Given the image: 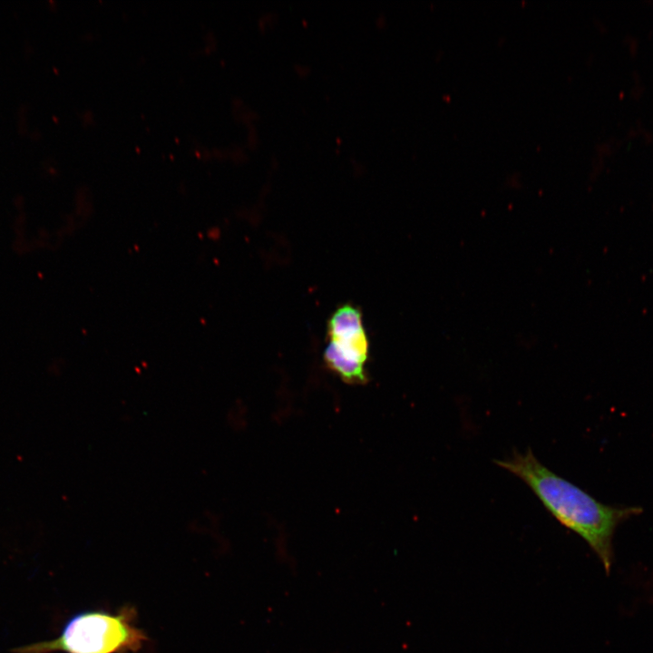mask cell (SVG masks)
Returning <instances> with one entry per match:
<instances>
[{"label": "cell", "instance_id": "7a4b0ae2", "mask_svg": "<svg viewBox=\"0 0 653 653\" xmlns=\"http://www.w3.org/2000/svg\"><path fill=\"white\" fill-rule=\"evenodd\" d=\"M133 609L117 614L86 611L73 617L61 635L13 649L15 653H127L139 650L147 640L132 620Z\"/></svg>", "mask_w": 653, "mask_h": 653}, {"label": "cell", "instance_id": "6da1fadb", "mask_svg": "<svg viewBox=\"0 0 653 653\" xmlns=\"http://www.w3.org/2000/svg\"><path fill=\"white\" fill-rule=\"evenodd\" d=\"M495 464L524 482L544 508L564 527L581 537L597 554L607 572L613 561L617 527L642 512L640 507L604 504L542 464L531 448L513 450Z\"/></svg>", "mask_w": 653, "mask_h": 653}, {"label": "cell", "instance_id": "3957f363", "mask_svg": "<svg viewBox=\"0 0 653 653\" xmlns=\"http://www.w3.org/2000/svg\"><path fill=\"white\" fill-rule=\"evenodd\" d=\"M327 339L324 351L327 367L347 384H365L369 342L361 311L351 304L336 308L327 322Z\"/></svg>", "mask_w": 653, "mask_h": 653}]
</instances>
